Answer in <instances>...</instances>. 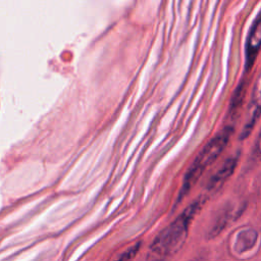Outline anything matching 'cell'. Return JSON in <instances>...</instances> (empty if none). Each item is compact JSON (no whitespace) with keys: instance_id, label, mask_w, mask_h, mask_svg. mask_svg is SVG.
Masks as SVG:
<instances>
[{"instance_id":"9","label":"cell","mask_w":261,"mask_h":261,"mask_svg":"<svg viewBox=\"0 0 261 261\" xmlns=\"http://www.w3.org/2000/svg\"><path fill=\"white\" fill-rule=\"evenodd\" d=\"M143 261H162V258H159V257L151 254L150 256H147Z\"/></svg>"},{"instance_id":"3","label":"cell","mask_w":261,"mask_h":261,"mask_svg":"<svg viewBox=\"0 0 261 261\" xmlns=\"http://www.w3.org/2000/svg\"><path fill=\"white\" fill-rule=\"evenodd\" d=\"M261 50V11L255 17L245 45V71L248 73Z\"/></svg>"},{"instance_id":"4","label":"cell","mask_w":261,"mask_h":261,"mask_svg":"<svg viewBox=\"0 0 261 261\" xmlns=\"http://www.w3.org/2000/svg\"><path fill=\"white\" fill-rule=\"evenodd\" d=\"M239 161V154H232L225 159L216 172L209 178L206 189L208 191H216L232 175Z\"/></svg>"},{"instance_id":"8","label":"cell","mask_w":261,"mask_h":261,"mask_svg":"<svg viewBox=\"0 0 261 261\" xmlns=\"http://www.w3.org/2000/svg\"><path fill=\"white\" fill-rule=\"evenodd\" d=\"M140 245H141V243H137L134 246L129 247L127 250L122 252L114 261H129L138 253V251L140 249Z\"/></svg>"},{"instance_id":"10","label":"cell","mask_w":261,"mask_h":261,"mask_svg":"<svg viewBox=\"0 0 261 261\" xmlns=\"http://www.w3.org/2000/svg\"><path fill=\"white\" fill-rule=\"evenodd\" d=\"M258 147H259V150L261 152V134H260V137H259V140H258Z\"/></svg>"},{"instance_id":"5","label":"cell","mask_w":261,"mask_h":261,"mask_svg":"<svg viewBox=\"0 0 261 261\" xmlns=\"http://www.w3.org/2000/svg\"><path fill=\"white\" fill-rule=\"evenodd\" d=\"M261 115V73L256 82L253 95H252V101H251V113L249 117V121L247 122L246 126L243 129L242 137L248 136L250 133V129L254 126L257 119Z\"/></svg>"},{"instance_id":"2","label":"cell","mask_w":261,"mask_h":261,"mask_svg":"<svg viewBox=\"0 0 261 261\" xmlns=\"http://www.w3.org/2000/svg\"><path fill=\"white\" fill-rule=\"evenodd\" d=\"M232 133L233 127L226 125L217 135H215L198 153L184 176L182 185L177 197V202H180L186 197V195L192 190L194 185L201 177L203 172L223 152L230 140V137L232 136Z\"/></svg>"},{"instance_id":"7","label":"cell","mask_w":261,"mask_h":261,"mask_svg":"<svg viewBox=\"0 0 261 261\" xmlns=\"http://www.w3.org/2000/svg\"><path fill=\"white\" fill-rule=\"evenodd\" d=\"M231 215V208L229 206H226L221 209L220 213L217 215L213 226L211 227L209 231V238H214L216 237L219 232H221L224 227L227 225Z\"/></svg>"},{"instance_id":"6","label":"cell","mask_w":261,"mask_h":261,"mask_svg":"<svg viewBox=\"0 0 261 261\" xmlns=\"http://www.w3.org/2000/svg\"><path fill=\"white\" fill-rule=\"evenodd\" d=\"M258 240V232L255 229H245L238 233L234 243V251L239 254L248 252L254 248Z\"/></svg>"},{"instance_id":"1","label":"cell","mask_w":261,"mask_h":261,"mask_svg":"<svg viewBox=\"0 0 261 261\" xmlns=\"http://www.w3.org/2000/svg\"><path fill=\"white\" fill-rule=\"evenodd\" d=\"M203 203V198H198L192 202L168 226L161 230L150 246L151 254L162 258L177 250L188 234V229L192 219L201 209Z\"/></svg>"}]
</instances>
